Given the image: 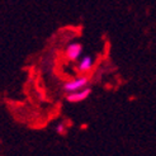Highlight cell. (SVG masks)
I'll return each mask as SVG.
<instances>
[{
  "label": "cell",
  "mask_w": 156,
  "mask_h": 156,
  "mask_svg": "<svg viewBox=\"0 0 156 156\" xmlns=\"http://www.w3.org/2000/svg\"><path fill=\"white\" fill-rule=\"evenodd\" d=\"M89 83H90L89 77L87 75H81L79 77H75V79L65 83L64 87H62V90H64L65 93H73V91H76V90L88 88L89 87Z\"/></svg>",
  "instance_id": "1"
},
{
  "label": "cell",
  "mask_w": 156,
  "mask_h": 156,
  "mask_svg": "<svg viewBox=\"0 0 156 156\" xmlns=\"http://www.w3.org/2000/svg\"><path fill=\"white\" fill-rule=\"evenodd\" d=\"M93 66H94V60H93V57L91 56H84L80 58L79 64H77V71L83 75H85L87 73L91 71Z\"/></svg>",
  "instance_id": "4"
},
{
  "label": "cell",
  "mask_w": 156,
  "mask_h": 156,
  "mask_svg": "<svg viewBox=\"0 0 156 156\" xmlns=\"http://www.w3.org/2000/svg\"><path fill=\"white\" fill-rule=\"evenodd\" d=\"M55 129H56V133H58V135H61V136L66 133V126H65V123H64V122L58 123Z\"/></svg>",
  "instance_id": "5"
},
{
  "label": "cell",
  "mask_w": 156,
  "mask_h": 156,
  "mask_svg": "<svg viewBox=\"0 0 156 156\" xmlns=\"http://www.w3.org/2000/svg\"><path fill=\"white\" fill-rule=\"evenodd\" d=\"M81 53H83V44L79 43V42H73L70 43L66 50H65V55L66 57L70 60V61H77L80 57H81Z\"/></svg>",
  "instance_id": "3"
},
{
  "label": "cell",
  "mask_w": 156,
  "mask_h": 156,
  "mask_svg": "<svg viewBox=\"0 0 156 156\" xmlns=\"http://www.w3.org/2000/svg\"><path fill=\"white\" fill-rule=\"evenodd\" d=\"M90 93H91V89L89 87L80 89V90H76V91H73V93H67L66 100L69 103H80V102H84V100H87L89 98Z\"/></svg>",
  "instance_id": "2"
}]
</instances>
